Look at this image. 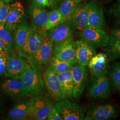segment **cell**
Listing matches in <instances>:
<instances>
[{"mask_svg":"<svg viewBox=\"0 0 120 120\" xmlns=\"http://www.w3.org/2000/svg\"><path fill=\"white\" fill-rule=\"evenodd\" d=\"M75 47L77 63L85 66L97 54L95 48L82 40L75 41Z\"/></svg>","mask_w":120,"mask_h":120,"instance_id":"ac0fdd59","label":"cell"},{"mask_svg":"<svg viewBox=\"0 0 120 120\" xmlns=\"http://www.w3.org/2000/svg\"><path fill=\"white\" fill-rule=\"evenodd\" d=\"M108 73L112 90L120 94V60L111 64Z\"/></svg>","mask_w":120,"mask_h":120,"instance_id":"603a6c76","label":"cell"},{"mask_svg":"<svg viewBox=\"0 0 120 120\" xmlns=\"http://www.w3.org/2000/svg\"><path fill=\"white\" fill-rule=\"evenodd\" d=\"M31 15L36 26L43 30L47 21L48 13L40 5L34 4L31 9Z\"/></svg>","mask_w":120,"mask_h":120,"instance_id":"cb8c5ba5","label":"cell"},{"mask_svg":"<svg viewBox=\"0 0 120 120\" xmlns=\"http://www.w3.org/2000/svg\"><path fill=\"white\" fill-rule=\"evenodd\" d=\"M119 111L116 106L108 103L98 105L92 108L88 111L85 120H107L116 119Z\"/></svg>","mask_w":120,"mask_h":120,"instance_id":"9c48e42d","label":"cell"},{"mask_svg":"<svg viewBox=\"0 0 120 120\" xmlns=\"http://www.w3.org/2000/svg\"><path fill=\"white\" fill-rule=\"evenodd\" d=\"M73 83V98H80L87 85L88 81L87 70L86 67L77 64L73 65L71 71Z\"/></svg>","mask_w":120,"mask_h":120,"instance_id":"30bf717a","label":"cell"},{"mask_svg":"<svg viewBox=\"0 0 120 120\" xmlns=\"http://www.w3.org/2000/svg\"><path fill=\"white\" fill-rule=\"evenodd\" d=\"M45 31L38 28L36 26L32 28L30 34L20 53L23 56L29 58L37 51L43 43Z\"/></svg>","mask_w":120,"mask_h":120,"instance_id":"52a82bcc","label":"cell"},{"mask_svg":"<svg viewBox=\"0 0 120 120\" xmlns=\"http://www.w3.org/2000/svg\"><path fill=\"white\" fill-rule=\"evenodd\" d=\"M50 6H52L53 5H55L57 2L58 0H48Z\"/></svg>","mask_w":120,"mask_h":120,"instance_id":"8d00e7d4","label":"cell"},{"mask_svg":"<svg viewBox=\"0 0 120 120\" xmlns=\"http://www.w3.org/2000/svg\"><path fill=\"white\" fill-rule=\"evenodd\" d=\"M110 12L117 24L120 25V0H116L112 6Z\"/></svg>","mask_w":120,"mask_h":120,"instance_id":"4dcf8cb0","label":"cell"},{"mask_svg":"<svg viewBox=\"0 0 120 120\" xmlns=\"http://www.w3.org/2000/svg\"><path fill=\"white\" fill-rule=\"evenodd\" d=\"M20 79L25 88L26 96L34 97L44 93L45 86L41 75L30 65L23 73Z\"/></svg>","mask_w":120,"mask_h":120,"instance_id":"7a4b0ae2","label":"cell"},{"mask_svg":"<svg viewBox=\"0 0 120 120\" xmlns=\"http://www.w3.org/2000/svg\"><path fill=\"white\" fill-rule=\"evenodd\" d=\"M9 4L0 0V26H4Z\"/></svg>","mask_w":120,"mask_h":120,"instance_id":"f546056e","label":"cell"},{"mask_svg":"<svg viewBox=\"0 0 120 120\" xmlns=\"http://www.w3.org/2000/svg\"><path fill=\"white\" fill-rule=\"evenodd\" d=\"M78 35L81 40L95 48L106 47L109 44V36L102 30L87 27L78 31Z\"/></svg>","mask_w":120,"mask_h":120,"instance_id":"277c9868","label":"cell"},{"mask_svg":"<svg viewBox=\"0 0 120 120\" xmlns=\"http://www.w3.org/2000/svg\"><path fill=\"white\" fill-rule=\"evenodd\" d=\"M80 0V1H82V0Z\"/></svg>","mask_w":120,"mask_h":120,"instance_id":"f35d334b","label":"cell"},{"mask_svg":"<svg viewBox=\"0 0 120 120\" xmlns=\"http://www.w3.org/2000/svg\"><path fill=\"white\" fill-rule=\"evenodd\" d=\"M53 52L54 56L60 60L73 64L77 63L75 41L73 38L54 46Z\"/></svg>","mask_w":120,"mask_h":120,"instance_id":"7c38bea8","label":"cell"},{"mask_svg":"<svg viewBox=\"0 0 120 120\" xmlns=\"http://www.w3.org/2000/svg\"><path fill=\"white\" fill-rule=\"evenodd\" d=\"M3 1H4L5 3L8 4L9 2H10L11 1H12L13 0H2Z\"/></svg>","mask_w":120,"mask_h":120,"instance_id":"74e56055","label":"cell"},{"mask_svg":"<svg viewBox=\"0 0 120 120\" xmlns=\"http://www.w3.org/2000/svg\"><path fill=\"white\" fill-rule=\"evenodd\" d=\"M62 120H85V115L79 105L68 99L57 101L54 105Z\"/></svg>","mask_w":120,"mask_h":120,"instance_id":"5b68a950","label":"cell"},{"mask_svg":"<svg viewBox=\"0 0 120 120\" xmlns=\"http://www.w3.org/2000/svg\"><path fill=\"white\" fill-rule=\"evenodd\" d=\"M87 97L91 100L106 98L111 94V88L108 77L103 75L96 77L92 76L88 80Z\"/></svg>","mask_w":120,"mask_h":120,"instance_id":"6da1fadb","label":"cell"},{"mask_svg":"<svg viewBox=\"0 0 120 120\" xmlns=\"http://www.w3.org/2000/svg\"><path fill=\"white\" fill-rule=\"evenodd\" d=\"M109 62L107 53L101 52L94 56L87 66L91 76L98 77L107 74Z\"/></svg>","mask_w":120,"mask_h":120,"instance_id":"4fadbf2b","label":"cell"},{"mask_svg":"<svg viewBox=\"0 0 120 120\" xmlns=\"http://www.w3.org/2000/svg\"><path fill=\"white\" fill-rule=\"evenodd\" d=\"M9 57L8 54L0 55V76L4 74Z\"/></svg>","mask_w":120,"mask_h":120,"instance_id":"1f68e13d","label":"cell"},{"mask_svg":"<svg viewBox=\"0 0 120 120\" xmlns=\"http://www.w3.org/2000/svg\"></svg>","mask_w":120,"mask_h":120,"instance_id":"ab89813d","label":"cell"},{"mask_svg":"<svg viewBox=\"0 0 120 120\" xmlns=\"http://www.w3.org/2000/svg\"><path fill=\"white\" fill-rule=\"evenodd\" d=\"M53 50V44L46 34L40 47L28 58L30 66L36 70H41L50 60Z\"/></svg>","mask_w":120,"mask_h":120,"instance_id":"3957f363","label":"cell"},{"mask_svg":"<svg viewBox=\"0 0 120 120\" xmlns=\"http://www.w3.org/2000/svg\"><path fill=\"white\" fill-rule=\"evenodd\" d=\"M80 2L79 0H61L60 7L58 9L63 16L65 22H70L74 9Z\"/></svg>","mask_w":120,"mask_h":120,"instance_id":"d4e9b609","label":"cell"},{"mask_svg":"<svg viewBox=\"0 0 120 120\" xmlns=\"http://www.w3.org/2000/svg\"><path fill=\"white\" fill-rule=\"evenodd\" d=\"M70 22L73 27L78 31L88 27V11L86 4H77L72 14Z\"/></svg>","mask_w":120,"mask_h":120,"instance_id":"d6986e66","label":"cell"},{"mask_svg":"<svg viewBox=\"0 0 120 120\" xmlns=\"http://www.w3.org/2000/svg\"><path fill=\"white\" fill-rule=\"evenodd\" d=\"M8 116L13 120H25L31 116L30 101H23L15 105L9 112Z\"/></svg>","mask_w":120,"mask_h":120,"instance_id":"44dd1931","label":"cell"},{"mask_svg":"<svg viewBox=\"0 0 120 120\" xmlns=\"http://www.w3.org/2000/svg\"><path fill=\"white\" fill-rule=\"evenodd\" d=\"M37 3L43 6H49L48 0H35Z\"/></svg>","mask_w":120,"mask_h":120,"instance_id":"d590c367","label":"cell"},{"mask_svg":"<svg viewBox=\"0 0 120 120\" xmlns=\"http://www.w3.org/2000/svg\"><path fill=\"white\" fill-rule=\"evenodd\" d=\"M30 103L31 116L35 120L47 119L54 106L51 100L42 94L33 97Z\"/></svg>","mask_w":120,"mask_h":120,"instance_id":"8992f818","label":"cell"},{"mask_svg":"<svg viewBox=\"0 0 120 120\" xmlns=\"http://www.w3.org/2000/svg\"><path fill=\"white\" fill-rule=\"evenodd\" d=\"M30 65L23 58L17 56H9L7 60L4 76L7 78L20 79Z\"/></svg>","mask_w":120,"mask_h":120,"instance_id":"2e32d148","label":"cell"},{"mask_svg":"<svg viewBox=\"0 0 120 120\" xmlns=\"http://www.w3.org/2000/svg\"><path fill=\"white\" fill-rule=\"evenodd\" d=\"M47 119L49 120H62L54 106L49 113Z\"/></svg>","mask_w":120,"mask_h":120,"instance_id":"836d02e7","label":"cell"},{"mask_svg":"<svg viewBox=\"0 0 120 120\" xmlns=\"http://www.w3.org/2000/svg\"><path fill=\"white\" fill-rule=\"evenodd\" d=\"M88 11V27L104 30L106 27V21L102 6L95 0L86 4Z\"/></svg>","mask_w":120,"mask_h":120,"instance_id":"ba28073f","label":"cell"},{"mask_svg":"<svg viewBox=\"0 0 120 120\" xmlns=\"http://www.w3.org/2000/svg\"><path fill=\"white\" fill-rule=\"evenodd\" d=\"M56 74L65 98L73 97V83L71 71Z\"/></svg>","mask_w":120,"mask_h":120,"instance_id":"7402d4cb","label":"cell"},{"mask_svg":"<svg viewBox=\"0 0 120 120\" xmlns=\"http://www.w3.org/2000/svg\"><path fill=\"white\" fill-rule=\"evenodd\" d=\"M65 22L64 19L58 9H55L48 13L47 22L43 30L47 31L51 30Z\"/></svg>","mask_w":120,"mask_h":120,"instance_id":"484cf974","label":"cell"},{"mask_svg":"<svg viewBox=\"0 0 120 120\" xmlns=\"http://www.w3.org/2000/svg\"><path fill=\"white\" fill-rule=\"evenodd\" d=\"M1 89L5 94L14 99H20L26 96V89L20 79L10 78L4 80Z\"/></svg>","mask_w":120,"mask_h":120,"instance_id":"e0dca14e","label":"cell"},{"mask_svg":"<svg viewBox=\"0 0 120 120\" xmlns=\"http://www.w3.org/2000/svg\"><path fill=\"white\" fill-rule=\"evenodd\" d=\"M109 36V41H120V28L112 29L110 30Z\"/></svg>","mask_w":120,"mask_h":120,"instance_id":"d6a6232c","label":"cell"},{"mask_svg":"<svg viewBox=\"0 0 120 120\" xmlns=\"http://www.w3.org/2000/svg\"><path fill=\"white\" fill-rule=\"evenodd\" d=\"M24 6L19 1L9 5L4 28L11 33H14L17 26L21 24L25 16Z\"/></svg>","mask_w":120,"mask_h":120,"instance_id":"8fae6325","label":"cell"},{"mask_svg":"<svg viewBox=\"0 0 120 120\" xmlns=\"http://www.w3.org/2000/svg\"><path fill=\"white\" fill-rule=\"evenodd\" d=\"M0 38L4 44L7 53L9 54L13 50V38L12 33L5 29L4 26H0Z\"/></svg>","mask_w":120,"mask_h":120,"instance_id":"83f0119b","label":"cell"},{"mask_svg":"<svg viewBox=\"0 0 120 120\" xmlns=\"http://www.w3.org/2000/svg\"><path fill=\"white\" fill-rule=\"evenodd\" d=\"M32 28L26 23H22L18 26L14 32L13 42L15 49L19 52L21 51L26 41L30 34Z\"/></svg>","mask_w":120,"mask_h":120,"instance_id":"ffe728a7","label":"cell"},{"mask_svg":"<svg viewBox=\"0 0 120 120\" xmlns=\"http://www.w3.org/2000/svg\"><path fill=\"white\" fill-rule=\"evenodd\" d=\"M73 26L70 22H64L49 30V38L54 46L73 38Z\"/></svg>","mask_w":120,"mask_h":120,"instance_id":"9a60e30c","label":"cell"},{"mask_svg":"<svg viewBox=\"0 0 120 120\" xmlns=\"http://www.w3.org/2000/svg\"><path fill=\"white\" fill-rule=\"evenodd\" d=\"M9 54L6 51V49L4 47V45L2 40L0 38V55Z\"/></svg>","mask_w":120,"mask_h":120,"instance_id":"e575fe53","label":"cell"},{"mask_svg":"<svg viewBox=\"0 0 120 120\" xmlns=\"http://www.w3.org/2000/svg\"><path fill=\"white\" fill-rule=\"evenodd\" d=\"M105 51L110 61L120 59V41H109V45L106 47Z\"/></svg>","mask_w":120,"mask_h":120,"instance_id":"f1b7e54d","label":"cell"},{"mask_svg":"<svg viewBox=\"0 0 120 120\" xmlns=\"http://www.w3.org/2000/svg\"><path fill=\"white\" fill-rule=\"evenodd\" d=\"M44 82L45 87L52 98L56 101L65 98L56 73L49 67L44 73Z\"/></svg>","mask_w":120,"mask_h":120,"instance_id":"5bb4252c","label":"cell"},{"mask_svg":"<svg viewBox=\"0 0 120 120\" xmlns=\"http://www.w3.org/2000/svg\"><path fill=\"white\" fill-rule=\"evenodd\" d=\"M49 67L56 73L71 71L73 64L53 56L50 60Z\"/></svg>","mask_w":120,"mask_h":120,"instance_id":"4316f807","label":"cell"}]
</instances>
